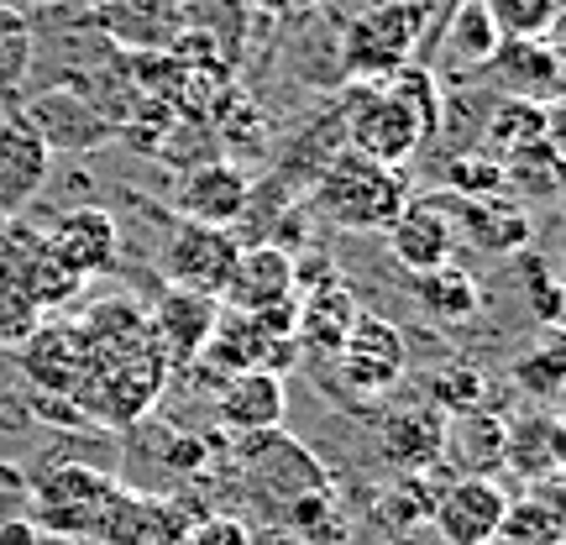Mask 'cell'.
<instances>
[{"label":"cell","instance_id":"37","mask_svg":"<svg viewBox=\"0 0 566 545\" xmlns=\"http://www.w3.org/2000/svg\"><path fill=\"white\" fill-rule=\"evenodd\" d=\"M184 545H252V535H247V525L231 520V514H205V520L189 525Z\"/></svg>","mask_w":566,"mask_h":545},{"label":"cell","instance_id":"30","mask_svg":"<svg viewBox=\"0 0 566 545\" xmlns=\"http://www.w3.org/2000/svg\"><path fill=\"white\" fill-rule=\"evenodd\" d=\"M499 38H551L556 17H562V0H483Z\"/></svg>","mask_w":566,"mask_h":545},{"label":"cell","instance_id":"20","mask_svg":"<svg viewBox=\"0 0 566 545\" xmlns=\"http://www.w3.org/2000/svg\"><path fill=\"white\" fill-rule=\"evenodd\" d=\"M21 367L42 394H69L84 384V342L74 325H38L27 342H21Z\"/></svg>","mask_w":566,"mask_h":545},{"label":"cell","instance_id":"34","mask_svg":"<svg viewBox=\"0 0 566 545\" xmlns=\"http://www.w3.org/2000/svg\"><path fill=\"white\" fill-rule=\"evenodd\" d=\"M430 394H436V405L441 415H472V409H483V373H467V367H451V373H436L430 378Z\"/></svg>","mask_w":566,"mask_h":545},{"label":"cell","instance_id":"12","mask_svg":"<svg viewBox=\"0 0 566 545\" xmlns=\"http://www.w3.org/2000/svg\"><path fill=\"white\" fill-rule=\"evenodd\" d=\"M242 462H247V478L263 488L268 499H300L310 488H331L325 483V467L304 451L300 441H289L283 430H258V436H242Z\"/></svg>","mask_w":566,"mask_h":545},{"label":"cell","instance_id":"7","mask_svg":"<svg viewBox=\"0 0 566 545\" xmlns=\"http://www.w3.org/2000/svg\"><path fill=\"white\" fill-rule=\"evenodd\" d=\"M42 237H48V252L63 268H74L84 283L122 263V226H116V216L105 205H74V210H63V216H53V221L42 226Z\"/></svg>","mask_w":566,"mask_h":545},{"label":"cell","instance_id":"15","mask_svg":"<svg viewBox=\"0 0 566 545\" xmlns=\"http://www.w3.org/2000/svg\"><path fill=\"white\" fill-rule=\"evenodd\" d=\"M189 535V514L168 499H142L116 488V499L105 504L95 541L101 545H184Z\"/></svg>","mask_w":566,"mask_h":545},{"label":"cell","instance_id":"5","mask_svg":"<svg viewBox=\"0 0 566 545\" xmlns=\"http://www.w3.org/2000/svg\"><path fill=\"white\" fill-rule=\"evenodd\" d=\"M346 137H352V153L399 168V163H409L420 153V142L430 137V126H424L394 90L373 84V90H363L357 105L346 111Z\"/></svg>","mask_w":566,"mask_h":545},{"label":"cell","instance_id":"18","mask_svg":"<svg viewBox=\"0 0 566 545\" xmlns=\"http://www.w3.org/2000/svg\"><path fill=\"white\" fill-rule=\"evenodd\" d=\"M384 231H388V252H394V263L409 268V273H424V268L451 263L457 231H451V221H446V210H441L436 195H424V200H405V210H399Z\"/></svg>","mask_w":566,"mask_h":545},{"label":"cell","instance_id":"40","mask_svg":"<svg viewBox=\"0 0 566 545\" xmlns=\"http://www.w3.org/2000/svg\"><path fill=\"white\" fill-rule=\"evenodd\" d=\"M21 27H27V17L11 11V6H0V38H11V32H21Z\"/></svg>","mask_w":566,"mask_h":545},{"label":"cell","instance_id":"2","mask_svg":"<svg viewBox=\"0 0 566 545\" xmlns=\"http://www.w3.org/2000/svg\"><path fill=\"white\" fill-rule=\"evenodd\" d=\"M409 189L399 179V168L373 163L363 153H336L325 158L321 184H315V205H321L325 221L346 226V231H384L399 210H405Z\"/></svg>","mask_w":566,"mask_h":545},{"label":"cell","instance_id":"35","mask_svg":"<svg viewBox=\"0 0 566 545\" xmlns=\"http://www.w3.org/2000/svg\"><path fill=\"white\" fill-rule=\"evenodd\" d=\"M27 74H32V21L11 38H0V101H11L27 84Z\"/></svg>","mask_w":566,"mask_h":545},{"label":"cell","instance_id":"27","mask_svg":"<svg viewBox=\"0 0 566 545\" xmlns=\"http://www.w3.org/2000/svg\"><path fill=\"white\" fill-rule=\"evenodd\" d=\"M504 179H509V189H525V200L556 195V184H562V153H556V137L525 142V147L504 153Z\"/></svg>","mask_w":566,"mask_h":545},{"label":"cell","instance_id":"17","mask_svg":"<svg viewBox=\"0 0 566 545\" xmlns=\"http://www.w3.org/2000/svg\"><path fill=\"white\" fill-rule=\"evenodd\" d=\"M216 420L231 436H258L283 425V373L273 367H242L216 384Z\"/></svg>","mask_w":566,"mask_h":545},{"label":"cell","instance_id":"11","mask_svg":"<svg viewBox=\"0 0 566 545\" xmlns=\"http://www.w3.org/2000/svg\"><path fill=\"white\" fill-rule=\"evenodd\" d=\"M289 294H300V263H294V252L279 242H252L237 252V263L226 273L221 304L226 310H242V315H258V310L289 300Z\"/></svg>","mask_w":566,"mask_h":545},{"label":"cell","instance_id":"28","mask_svg":"<svg viewBox=\"0 0 566 545\" xmlns=\"http://www.w3.org/2000/svg\"><path fill=\"white\" fill-rule=\"evenodd\" d=\"M21 283L32 289V300H38L42 315H53V310H63L69 300H80L84 294V279L74 273V268H63L53 252H48V237H42V252L27 263V273H21Z\"/></svg>","mask_w":566,"mask_h":545},{"label":"cell","instance_id":"13","mask_svg":"<svg viewBox=\"0 0 566 545\" xmlns=\"http://www.w3.org/2000/svg\"><path fill=\"white\" fill-rule=\"evenodd\" d=\"M336 367H342L346 388L357 394H384L405 378V336L378 315H357V325L346 331V342L336 346Z\"/></svg>","mask_w":566,"mask_h":545},{"label":"cell","instance_id":"36","mask_svg":"<svg viewBox=\"0 0 566 545\" xmlns=\"http://www.w3.org/2000/svg\"><path fill=\"white\" fill-rule=\"evenodd\" d=\"M525 289H530V310H535V321L556 331L562 321V283L551 279V268L541 258H525Z\"/></svg>","mask_w":566,"mask_h":545},{"label":"cell","instance_id":"3","mask_svg":"<svg viewBox=\"0 0 566 545\" xmlns=\"http://www.w3.org/2000/svg\"><path fill=\"white\" fill-rule=\"evenodd\" d=\"M21 116L38 126V137L48 142V153H53V158H59V153L63 158L101 153L105 142L122 132L101 105H90L80 90H69V84H38V90H32V101L21 105Z\"/></svg>","mask_w":566,"mask_h":545},{"label":"cell","instance_id":"32","mask_svg":"<svg viewBox=\"0 0 566 545\" xmlns=\"http://www.w3.org/2000/svg\"><path fill=\"white\" fill-rule=\"evenodd\" d=\"M562 378H566V363H562V342H556V336L541 342V352H525V357L514 363V384L525 388L530 399H541V405H556Z\"/></svg>","mask_w":566,"mask_h":545},{"label":"cell","instance_id":"23","mask_svg":"<svg viewBox=\"0 0 566 545\" xmlns=\"http://www.w3.org/2000/svg\"><path fill=\"white\" fill-rule=\"evenodd\" d=\"M415 300H420L424 315H436L441 325H462L483 310V289H478V279L467 268L441 263L415 273Z\"/></svg>","mask_w":566,"mask_h":545},{"label":"cell","instance_id":"19","mask_svg":"<svg viewBox=\"0 0 566 545\" xmlns=\"http://www.w3.org/2000/svg\"><path fill=\"white\" fill-rule=\"evenodd\" d=\"M441 200V195H436ZM446 221L457 237L467 242H483V252H525L530 247V216L520 205H504L499 195L493 200H462V195H446L441 200Z\"/></svg>","mask_w":566,"mask_h":545},{"label":"cell","instance_id":"38","mask_svg":"<svg viewBox=\"0 0 566 545\" xmlns=\"http://www.w3.org/2000/svg\"><path fill=\"white\" fill-rule=\"evenodd\" d=\"M27 514V472L11 462H0V520Z\"/></svg>","mask_w":566,"mask_h":545},{"label":"cell","instance_id":"29","mask_svg":"<svg viewBox=\"0 0 566 545\" xmlns=\"http://www.w3.org/2000/svg\"><path fill=\"white\" fill-rule=\"evenodd\" d=\"M430 509H436V488L424 472H409L405 483H394L378 493V520L394 530H415V525H430Z\"/></svg>","mask_w":566,"mask_h":545},{"label":"cell","instance_id":"10","mask_svg":"<svg viewBox=\"0 0 566 545\" xmlns=\"http://www.w3.org/2000/svg\"><path fill=\"white\" fill-rule=\"evenodd\" d=\"M424 32V6L420 0H384L378 11H367L352 38H346V59L357 74H378L384 80L388 69H399L409 59V48L420 42Z\"/></svg>","mask_w":566,"mask_h":545},{"label":"cell","instance_id":"41","mask_svg":"<svg viewBox=\"0 0 566 545\" xmlns=\"http://www.w3.org/2000/svg\"><path fill=\"white\" fill-rule=\"evenodd\" d=\"M247 6H258V11H289V6H300V0H247Z\"/></svg>","mask_w":566,"mask_h":545},{"label":"cell","instance_id":"8","mask_svg":"<svg viewBox=\"0 0 566 545\" xmlns=\"http://www.w3.org/2000/svg\"><path fill=\"white\" fill-rule=\"evenodd\" d=\"M509 514V493L483 472H467L457 483L436 493V509H430V525L446 545H493L499 530H504Z\"/></svg>","mask_w":566,"mask_h":545},{"label":"cell","instance_id":"39","mask_svg":"<svg viewBox=\"0 0 566 545\" xmlns=\"http://www.w3.org/2000/svg\"><path fill=\"white\" fill-rule=\"evenodd\" d=\"M42 530L27 520V514H11V520H0V545H38Z\"/></svg>","mask_w":566,"mask_h":545},{"label":"cell","instance_id":"4","mask_svg":"<svg viewBox=\"0 0 566 545\" xmlns=\"http://www.w3.org/2000/svg\"><path fill=\"white\" fill-rule=\"evenodd\" d=\"M242 242L231 237V226H205V221H179L168 226L158 252V273L163 283H179V289H200V294H216L221 300L226 273L237 263Z\"/></svg>","mask_w":566,"mask_h":545},{"label":"cell","instance_id":"31","mask_svg":"<svg viewBox=\"0 0 566 545\" xmlns=\"http://www.w3.org/2000/svg\"><path fill=\"white\" fill-rule=\"evenodd\" d=\"M42 321H48V315L38 310V300H32V289L21 283V273L0 268V346H21Z\"/></svg>","mask_w":566,"mask_h":545},{"label":"cell","instance_id":"25","mask_svg":"<svg viewBox=\"0 0 566 545\" xmlns=\"http://www.w3.org/2000/svg\"><path fill=\"white\" fill-rule=\"evenodd\" d=\"M499 42L504 38H499V27H493L483 0H462L457 17L446 21V63L451 69H483Z\"/></svg>","mask_w":566,"mask_h":545},{"label":"cell","instance_id":"22","mask_svg":"<svg viewBox=\"0 0 566 545\" xmlns=\"http://www.w3.org/2000/svg\"><path fill=\"white\" fill-rule=\"evenodd\" d=\"M378 446L399 472H424V467L441 462L446 451V415L441 409H405V415H388L378 425Z\"/></svg>","mask_w":566,"mask_h":545},{"label":"cell","instance_id":"1","mask_svg":"<svg viewBox=\"0 0 566 545\" xmlns=\"http://www.w3.org/2000/svg\"><path fill=\"white\" fill-rule=\"evenodd\" d=\"M116 488L122 483L95 462H48L27 478V520L59 541H95V525Z\"/></svg>","mask_w":566,"mask_h":545},{"label":"cell","instance_id":"16","mask_svg":"<svg viewBox=\"0 0 566 545\" xmlns=\"http://www.w3.org/2000/svg\"><path fill=\"white\" fill-rule=\"evenodd\" d=\"M483 69L499 80L504 95H520V101L556 105L562 95V53L551 38H504Z\"/></svg>","mask_w":566,"mask_h":545},{"label":"cell","instance_id":"21","mask_svg":"<svg viewBox=\"0 0 566 545\" xmlns=\"http://www.w3.org/2000/svg\"><path fill=\"white\" fill-rule=\"evenodd\" d=\"M357 300L342 279H321L315 294H300L294 304V346H310L321 357H336V346L346 342V331L357 325Z\"/></svg>","mask_w":566,"mask_h":545},{"label":"cell","instance_id":"26","mask_svg":"<svg viewBox=\"0 0 566 545\" xmlns=\"http://www.w3.org/2000/svg\"><path fill=\"white\" fill-rule=\"evenodd\" d=\"M551 126H556V111H551V105H535V101H520V95H504V101L493 105V116H488V142H493V153L504 158V153L525 147V142L556 137Z\"/></svg>","mask_w":566,"mask_h":545},{"label":"cell","instance_id":"24","mask_svg":"<svg viewBox=\"0 0 566 545\" xmlns=\"http://www.w3.org/2000/svg\"><path fill=\"white\" fill-rule=\"evenodd\" d=\"M283 525L294 535V545H346L352 541V520L346 509L336 504L331 488H310L300 499L283 504Z\"/></svg>","mask_w":566,"mask_h":545},{"label":"cell","instance_id":"6","mask_svg":"<svg viewBox=\"0 0 566 545\" xmlns=\"http://www.w3.org/2000/svg\"><path fill=\"white\" fill-rule=\"evenodd\" d=\"M53 179V153L21 105L0 111V216H27Z\"/></svg>","mask_w":566,"mask_h":545},{"label":"cell","instance_id":"14","mask_svg":"<svg viewBox=\"0 0 566 545\" xmlns=\"http://www.w3.org/2000/svg\"><path fill=\"white\" fill-rule=\"evenodd\" d=\"M247 200H252V184H247V174H242V163L237 158L195 163V168L179 179V189H174L179 221H205V226L242 221Z\"/></svg>","mask_w":566,"mask_h":545},{"label":"cell","instance_id":"33","mask_svg":"<svg viewBox=\"0 0 566 545\" xmlns=\"http://www.w3.org/2000/svg\"><path fill=\"white\" fill-rule=\"evenodd\" d=\"M451 195H462V200H493V195H504L509 179H504V158L499 153H467V158L451 163Z\"/></svg>","mask_w":566,"mask_h":545},{"label":"cell","instance_id":"9","mask_svg":"<svg viewBox=\"0 0 566 545\" xmlns=\"http://www.w3.org/2000/svg\"><path fill=\"white\" fill-rule=\"evenodd\" d=\"M216 321H221V300H216V294L163 283V294L153 300V315H147V331H153V346L163 352V363L189 367L205 352Z\"/></svg>","mask_w":566,"mask_h":545}]
</instances>
